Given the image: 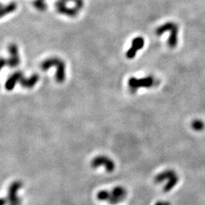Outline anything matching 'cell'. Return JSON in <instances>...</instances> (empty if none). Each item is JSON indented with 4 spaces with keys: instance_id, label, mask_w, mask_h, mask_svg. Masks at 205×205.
I'll list each match as a JSON object with an SVG mask.
<instances>
[{
    "instance_id": "3957f363",
    "label": "cell",
    "mask_w": 205,
    "mask_h": 205,
    "mask_svg": "<svg viewBox=\"0 0 205 205\" xmlns=\"http://www.w3.org/2000/svg\"><path fill=\"white\" fill-rule=\"evenodd\" d=\"M51 67L56 68V80L58 83H62L65 79V73L64 62L59 58H50L43 62L40 65V69L43 71L48 70Z\"/></svg>"
},
{
    "instance_id": "30bf717a",
    "label": "cell",
    "mask_w": 205,
    "mask_h": 205,
    "mask_svg": "<svg viewBox=\"0 0 205 205\" xmlns=\"http://www.w3.org/2000/svg\"><path fill=\"white\" fill-rule=\"evenodd\" d=\"M170 35L168 39V46L170 48H175L178 43V33L179 28L176 24L174 25L173 28L170 31Z\"/></svg>"
},
{
    "instance_id": "9c48e42d",
    "label": "cell",
    "mask_w": 205,
    "mask_h": 205,
    "mask_svg": "<svg viewBox=\"0 0 205 205\" xmlns=\"http://www.w3.org/2000/svg\"><path fill=\"white\" fill-rule=\"evenodd\" d=\"M65 3L66 2L64 1V0H61V1L58 2L56 3V9H57V10L60 13L69 15V16H75V15H76V14L78 13V9L77 8H74V9L67 8L65 6Z\"/></svg>"
},
{
    "instance_id": "6da1fadb",
    "label": "cell",
    "mask_w": 205,
    "mask_h": 205,
    "mask_svg": "<svg viewBox=\"0 0 205 205\" xmlns=\"http://www.w3.org/2000/svg\"><path fill=\"white\" fill-rule=\"evenodd\" d=\"M39 78H40V77H39L37 74H34L29 78H25L23 76L22 72L18 71V72H16L14 74H12L8 78L7 81H6V84H5V88H6L7 91H12L15 88L17 82H19L23 88L30 89V88H34V85L38 82Z\"/></svg>"
},
{
    "instance_id": "8992f818",
    "label": "cell",
    "mask_w": 205,
    "mask_h": 205,
    "mask_svg": "<svg viewBox=\"0 0 205 205\" xmlns=\"http://www.w3.org/2000/svg\"><path fill=\"white\" fill-rule=\"evenodd\" d=\"M91 166L94 169L104 166L107 173H113L115 170V163L106 156H97L91 161Z\"/></svg>"
},
{
    "instance_id": "ba28073f",
    "label": "cell",
    "mask_w": 205,
    "mask_h": 205,
    "mask_svg": "<svg viewBox=\"0 0 205 205\" xmlns=\"http://www.w3.org/2000/svg\"><path fill=\"white\" fill-rule=\"evenodd\" d=\"M144 45V40L142 37H138L134 39L132 42V47L126 53V57L129 59H133L136 55L137 52L143 48Z\"/></svg>"
},
{
    "instance_id": "8fae6325",
    "label": "cell",
    "mask_w": 205,
    "mask_h": 205,
    "mask_svg": "<svg viewBox=\"0 0 205 205\" xmlns=\"http://www.w3.org/2000/svg\"><path fill=\"white\" fill-rule=\"evenodd\" d=\"M175 176H176V173L173 170H166V171H164L157 175L154 179V181L156 183H161L162 182L166 180V179L170 180L171 178L174 177Z\"/></svg>"
},
{
    "instance_id": "277c9868",
    "label": "cell",
    "mask_w": 205,
    "mask_h": 205,
    "mask_svg": "<svg viewBox=\"0 0 205 205\" xmlns=\"http://www.w3.org/2000/svg\"><path fill=\"white\" fill-rule=\"evenodd\" d=\"M155 84V79L154 77L148 76L146 78H130V79L128 81L129 89L132 94L136 93L139 88H150L153 87Z\"/></svg>"
},
{
    "instance_id": "4fadbf2b",
    "label": "cell",
    "mask_w": 205,
    "mask_h": 205,
    "mask_svg": "<svg viewBox=\"0 0 205 205\" xmlns=\"http://www.w3.org/2000/svg\"><path fill=\"white\" fill-rule=\"evenodd\" d=\"M16 9L17 5L15 2H11L6 6H2L1 7V17H3L11 12H13L14 11L16 10Z\"/></svg>"
},
{
    "instance_id": "9a60e30c",
    "label": "cell",
    "mask_w": 205,
    "mask_h": 205,
    "mask_svg": "<svg viewBox=\"0 0 205 205\" xmlns=\"http://www.w3.org/2000/svg\"><path fill=\"white\" fill-rule=\"evenodd\" d=\"M192 127L195 131L200 132V131H202L203 129H204V123L201 120L196 119V120H194L193 122H192Z\"/></svg>"
},
{
    "instance_id": "7a4b0ae2",
    "label": "cell",
    "mask_w": 205,
    "mask_h": 205,
    "mask_svg": "<svg viewBox=\"0 0 205 205\" xmlns=\"http://www.w3.org/2000/svg\"><path fill=\"white\" fill-rule=\"evenodd\" d=\"M127 191L122 186H116L112 190H102L97 195V199L102 201H106L111 204H117L125 199Z\"/></svg>"
},
{
    "instance_id": "5bb4252c",
    "label": "cell",
    "mask_w": 205,
    "mask_h": 205,
    "mask_svg": "<svg viewBox=\"0 0 205 205\" xmlns=\"http://www.w3.org/2000/svg\"><path fill=\"white\" fill-rule=\"evenodd\" d=\"M178 181H179V178H178L177 175L175 176L174 177L171 178L170 180H168V182H167V183L165 184V186H164L163 192H170V190H172V188L177 184Z\"/></svg>"
},
{
    "instance_id": "52a82bcc",
    "label": "cell",
    "mask_w": 205,
    "mask_h": 205,
    "mask_svg": "<svg viewBox=\"0 0 205 205\" xmlns=\"http://www.w3.org/2000/svg\"><path fill=\"white\" fill-rule=\"evenodd\" d=\"M21 186L22 183L20 181H15L9 186V191H8V198H6L7 201L9 203V205H20V199L17 193Z\"/></svg>"
},
{
    "instance_id": "7c38bea8",
    "label": "cell",
    "mask_w": 205,
    "mask_h": 205,
    "mask_svg": "<svg viewBox=\"0 0 205 205\" xmlns=\"http://www.w3.org/2000/svg\"><path fill=\"white\" fill-rule=\"evenodd\" d=\"M175 24H176L173 23V22H167V23H165L164 24L161 25V26L157 28V30H156V34L157 36L162 35L163 33L166 32V31H170L174 27Z\"/></svg>"
},
{
    "instance_id": "5b68a950",
    "label": "cell",
    "mask_w": 205,
    "mask_h": 205,
    "mask_svg": "<svg viewBox=\"0 0 205 205\" xmlns=\"http://www.w3.org/2000/svg\"><path fill=\"white\" fill-rule=\"evenodd\" d=\"M9 52L10 53V57L9 59H2L1 68H3L6 65L10 68H15L20 64V58L17 46L15 44H11L9 47Z\"/></svg>"
},
{
    "instance_id": "2e32d148",
    "label": "cell",
    "mask_w": 205,
    "mask_h": 205,
    "mask_svg": "<svg viewBox=\"0 0 205 205\" xmlns=\"http://www.w3.org/2000/svg\"><path fill=\"white\" fill-rule=\"evenodd\" d=\"M170 202L168 201H158V202L156 203L155 205H170Z\"/></svg>"
}]
</instances>
